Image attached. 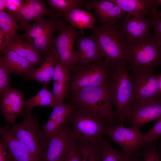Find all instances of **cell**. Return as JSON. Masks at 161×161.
<instances>
[{
  "mask_svg": "<svg viewBox=\"0 0 161 161\" xmlns=\"http://www.w3.org/2000/svg\"><path fill=\"white\" fill-rule=\"evenodd\" d=\"M111 80L102 85L84 88L69 94L71 103L75 107L85 109L96 113L108 125L114 124L116 117L112 107Z\"/></svg>",
  "mask_w": 161,
  "mask_h": 161,
  "instance_id": "cell-1",
  "label": "cell"
},
{
  "mask_svg": "<svg viewBox=\"0 0 161 161\" xmlns=\"http://www.w3.org/2000/svg\"><path fill=\"white\" fill-rule=\"evenodd\" d=\"M112 103L116 118L126 122L133 103V88L129 65L123 61L114 66L110 81Z\"/></svg>",
  "mask_w": 161,
  "mask_h": 161,
  "instance_id": "cell-2",
  "label": "cell"
},
{
  "mask_svg": "<svg viewBox=\"0 0 161 161\" xmlns=\"http://www.w3.org/2000/svg\"><path fill=\"white\" fill-rule=\"evenodd\" d=\"M68 119L72 124L70 134L75 140L100 145L105 129L109 125L101 117L88 110L75 107Z\"/></svg>",
  "mask_w": 161,
  "mask_h": 161,
  "instance_id": "cell-3",
  "label": "cell"
},
{
  "mask_svg": "<svg viewBox=\"0 0 161 161\" xmlns=\"http://www.w3.org/2000/svg\"><path fill=\"white\" fill-rule=\"evenodd\" d=\"M125 59L130 69L153 73L161 66V48L154 35L138 40H126Z\"/></svg>",
  "mask_w": 161,
  "mask_h": 161,
  "instance_id": "cell-4",
  "label": "cell"
},
{
  "mask_svg": "<svg viewBox=\"0 0 161 161\" xmlns=\"http://www.w3.org/2000/svg\"><path fill=\"white\" fill-rule=\"evenodd\" d=\"M26 109L22 115L23 121L11 125L12 132L26 147L35 161H43L49 140L42 131L37 118Z\"/></svg>",
  "mask_w": 161,
  "mask_h": 161,
  "instance_id": "cell-5",
  "label": "cell"
},
{
  "mask_svg": "<svg viewBox=\"0 0 161 161\" xmlns=\"http://www.w3.org/2000/svg\"><path fill=\"white\" fill-rule=\"evenodd\" d=\"M91 30L97 41L103 58L107 63L115 65L125 61L126 40L119 22L94 26Z\"/></svg>",
  "mask_w": 161,
  "mask_h": 161,
  "instance_id": "cell-6",
  "label": "cell"
},
{
  "mask_svg": "<svg viewBox=\"0 0 161 161\" xmlns=\"http://www.w3.org/2000/svg\"><path fill=\"white\" fill-rule=\"evenodd\" d=\"M114 66L109 64L104 59L87 66L77 64L70 71L69 94L84 88L100 86L109 81Z\"/></svg>",
  "mask_w": 161,
  "mask_h": 161,
  "instance_id": "cell-7",
  "label": "cell"
},
{
  "mask_svg": "<svg viewBox=\"0 0 161 161\" xmlns=\"http://www.w3.org/2000/svg\"><path fill=\"white\" fill-rule=\"evenodd\" d=\"M129 70L133 88L132 104L161 97L159 75L142 70Z\"/></svg>",
  "mask_w": 161,
  "mask_h": 161,
  "instance_id": "cell-8",
  "label": "cell"
},
{
  "mask_svg": "<svg viewBox=\"0 0 161 161\" xmlns=\"http://www.w3.org/2000/svg\"><path fill=\"white\" fill-rule=\"evenodd\" d=\"M104 134L118 145L122 152L128 155H133L143 145V133L134 126L127 128L122 124L109 125L105 129Z\"/></svg>",
  "mask_w": 161,
  "mask_h": 161,
  "instance_id": "cell-9",
  "label": "cell"
},
{
  "mask_svg": "<svg viewBox=\"0 0 161 161\" xmlns=\"http://www.w3.org/2000/svg\"><path fill=\"white\" fill-rule=\"evenodd\" d=\"M78 32L71 25L58 31L54 46L58 60L63 65L71 70L78 64V53L74 49V42Z\"/></svg>",
  "mask_w": 161,
  "mask_h": 161,
  "instance_id": "cell-10",
  "label": "cell"
},
{
  "mask_svg": "<svg viewBox=\"0 0 161 161\" xmlns=\"http://www.w3.org/2000/svg\"><path fill=\"white\" fill-rule=\"evenodd\" d=\"M68 119L57 134L49 141L43 161H65L75 141L70 134Z\"/></svg>",
  "mask_w": 161,
  "mask_h": 161,
  "instance_id": "cell-11",
  "label": "cell"
},
{
  "mask_svg": "<svg viewBox=\"0 0 161 161\" xmlns=\"http://www.w3.org/2000/svg\"><path fill=\"white\" fill-rule=\"evenodd\" d=\"M161 117V97L132 104L126 122L140 128Z\"/></svg>",
  "mask_w": 161,
  "mask_h": 161,
  "instance_id": "cell-12",
  "label": "cell"
},
{
  "mask_svg": "<svg viewBox=\"0 0 161 161\" xmlns=\"http://www.w3.org/2000/svg\"><path fill=\"white\" fill-rule=\"evenodd\" d=\"M0 112L8 125L14 124L19 114H22L25 105L23 94L9 86L0 95Z\"/></svg>",
  "mask_w": 161,
  "mask_h": 161,
  "instance_id": "cell-13",
  "label": "cell"
},
{
  "mask_svg": "<svg viewBox=\"0 0 161 161\" xmlns=\"http://www.w3.org/2000/svg\"><path fill=\"white\" fill-rule=\"evenodd\" d=\"M10 15L19 22L20 28L31 21H35L44 16L52 19L61 18L57 13L49 8L41 0H25L18 12Z\"/></svg>",
  "mask_w": 161,
  "mask_h": 161,
  "instance_id": "cell-14",
  "label": "cell"
},
{
  "mask_svg": "<svg viewBox=\"0 0 161 161\" xmlns=\"http://www.w3.org/2000/svg\"><path fill=\"white\" fill-rule=\"evenodd\" d=\"M120 26L127 40H138L151 35L149 20L143 15L126 13Z\"/></svg>",
  "mask_w": 161,
  "mask_h": 161,
  "instance_id": "cell-15",
  "label": "cell"
},
{
  "mask_svg": "<svg viewBox=\"0 0 161 161\" xmlns=\"http://www.w3.org/2000/svg\"><path fill=\"white\" fill-rule=\"evenodd\" d=\"M76 43L78 53V64L87 66L104 59L97 41L93 33L85 36L78 32Z\"/></svg>",
  "mask_w": 161,
  "mask_h": 161,
  "instance_id": "cell-16",
  "label": "cell"
},
{
  "mask_svg": "<svg viewBox=\"0 0 161 161\" xmlns=\"http://www.w3.org/2000/svg\"><path fill=\"white\" fill-rule=\"evenodd\" d=\"M86 7L94 11L100 25L118 22L126 13L111 0H87Z\"/></svg>",
  "mask_w": 161,
  "mask_h": 161,
  "instance_id": "cell-17",
  "label": "cell"
},
{
  "mask_svg": "<svg viewBox=\"0 0 161 161\" xmlns=\"http://www.w3.org/2000/svg\"><path fill=\"white\" fill-rule=\"evenodd\" d=\"M0 135L11 161H35L26 147L11 131L9 125L0 128Z\"/></svg>",
  "mask_w": 161,
  "mask_h": 161,
  "instance_id": "cell-18",
  "label": "cell"
},
{
  "mask_svg": "<svg viewBox=\"0 0 161 161\" xmlns=\"http://www.w3.org/2000/svg\"><path fill=\"white\" fill-rule=\"evenodd\" d=\"M58 55L54 45L49 49L44 63L37 68H34L28 78L38 82L43 87H47L52 80L55 67L58 60Z\"/></svg>",
  "mask_w": 161,
  "mask_h": 161,
  "instance_id": "cell-19",
  "label": "cell"
},
{
  "mask_svg": "<svg viewBox=\"0 0 161 161\" xmlns=\"http://www.w3.org/2000/svg\"><path fill=\"white\" fill-rule=\"evenodd\" d=\"M5 47L7 50L14 51L29 61L34 66L41 65L44 61L33 44L21 36L6 44Z\"/></svg>",
  "mask_w": 161,
  "mask_h": 161,
  "instance_id": "cell-20",
  "label": "cell"
},
{
  "mask_svg": "<svg viewBox=\"0 0 161 161\" xmlns=\"http://www.w3.org/2000/svg\"><path fill=\"white\" fill-rule=\"evenodd\" d=\"M71 70L58 61L55 65L52 81V93L54 96L55 106L64 103L69 93V84Z\"/></svg>",
  "mask_w": 161,
  "mask_h": 161,
  "instance_id": "cell-21",
  "label": "cell"
},
{
  "mask_svg": "<svg viewBox=\"0 0 161 161\" xmlns=\"http://www.w3.org/2000/svg\"><path fill=\"white\" fill-rule=\"evenodd\" d=\"M2 56L10 74H15L28 78L34 68L35 66L30 62L12 50H7Z\"/></svg>",
  "mask_w": 161,
  "mask_h": 161,
  "instance_id": "cell-22",
  "label": "cell"
},
{
  "mask_svg": "<svg viewBox=\"0 0 161 161\" xmlns=\"http://www.w3.org/2000/svg\"><path fill=\"white\" fill-rule=\"evenodd\" d=\"M62 21L60 19H45L44 17L38 18L34 22H29L21 27L20 30L24 32V34L21 36L33 44L32 38L34 39L38 37Z\"/></svg>",
  "mask_w": 161,
  "mask_h": 161,
  "instance_id": "cell-23",
  "label": "cell"
},
{
  "mask_svg": "<svg viewBox=\"0 0 161 161\" xmlns=\"http://www.w3.org/2000/svg\"><path fill=\"white\" fill-rule=\"evenodd\" d=\"M76 29L81 30L90 29L95 26L96 20L92 14L82 10L74 8L66 13L61 18Z\"/></svg>",
  "mask_w": 161,
  "mask_h": 161,
  "instance_id": "cell-24",
  "label": "cell"
},
{
  "mask_svg": "<svg viewBox=\"0 0 161 161\" xmlns=\"http://www.w3.org/2000/svg\"><path fill=\"white\" fill-rule=\"evenodd\" d=\"M126 13L148 17L151 15L155 7L154 0H111Z\"/></svg>",
  "mask_w": 161,
  "mask_h": 161,
  "instance_id": "cell-25",
  "label": "cell"
},
{
  "mask_svg": "<svg viewBox=\"0 0 161 161\" xmlns=\"http://www.w3.org/2000/svg\"><path fill=\"white\" fill-rule=\"evenodd\" d=\"M67 25L66 23L63 20L60 23L34 39L33 45L41 56L44 57L45 58L47 57L49 49L54 45V36L56 32Z\"/></svg>",
  "mask_w": 161,
  "mask_h": 161,
  "instance_id": "cell-26",
  "label": "cell"
},
{
  "mask_svg": "<svg viewBox=\"0 0 161 161\" xmlns=\"http://www.w3.org/2000/svg\"><path fill=\"white\" fill-rule=\"evenodd\" d=\"M17 21L6 10L0 11V32L5 37L6 44L17 37V31L20 27Z\"/></svg>",
  "mask_w": 161,
  "mask_h": 161,
  "instance_id": "cell-27",
  "label": "cell"
},
{
  "mask_svg": "<svg viewBox=\"0 0 161 161\" xmlns=\"http://www.w3.org/2000/svg\"><path fill=\"white\" fill-rule=\"evenodd\" d=\"M100 147L102 161H138V158L134 155H128L114 149L104 138Z\"/></svg>",
  "mask_w": 161,
  "mask_h": 161,
  "instance_id": "cell-28",
  "label": "cell"
},
{
  "mask_svg": "<svg viewBox=\"0 0 161 161\" xmlns=\"http://www.w3.org/2000/svg\"><path fill=\"white\" fill-rule=\"evenodd\" d=\"M55 104L54 96L52 92L49 91L47 87H43L35 95L25 100L26 109L30 111L37 106H48L53 108Z\"/></svg>",
  "mask_w": 161,
  "mask_h": 161,
  "instance_id": "cell-29",
  "label": "cell"
},
{
  "mask_svg": "<svg viewBox=\"0 0 161 161\" xmlns=\"http://www.w3.org/2000/svg\"><path fill=\"white\" fill-rule=\"evenodd\" d=\"M51 9L62 18L64 14L74 8L86 7L87 0H47Z\"/></svg>",
  "mask_w": 161,
  "mask_h": 161,
  "instance_id": "cell-30",
  "label": "cell"
},
{
  "mask_svg": "<svg viewBox=\"0 0 161 161\" xmlns=\"http://www.w3.org/2000/svg\"><path fill=\"white\" fill-rule=\"evenodd\" d=\"M75 141L80 150L82 161H102L100 145H93L80 140Z\"/></svg>",
  "mask_w": 161,
  "mask_h": 161,
  "instance_id": "cell-31",
  "label": "cell"
},
{
  "mask_svg": "<svg viewBox=\"0 0 161 161\" xmlns=\"http://www.w3.org/2000/svg\"><path fill=\"white\" fill-rule=\"evenodd\" d=\"M148 18L150 21L151 28L154 31V37L161 48V13L155 9Z\"/></svg>",
  "mask_w": 161,
  "mask_h": 161,
  "instance_id": "cell-32",
  "label": "cell"
},
{
  "mask_svg": "<svg viewBox=\"0 0 161 161\" xmlns=\"http://www.w3.org/2000/svg\"><path fill=\"white\" fill-rule=\"evenodd\" d=\"M161 136V117L148 131L143 133V146L149 145L157 141Z\"/></svg>",
  "mask_w": 161,
  "mask_h": 161,
  "instance_id": "cell-33",
  "label": "cell"
},
{
  "mask_svg": "<svg viewBox=\"0 0 161 161\" xmlns=\"http://www.w3.org/2000/svg\"><path fill=\"white\" fill-rule=\"evenodd\" d=\"M157 141L146 146L143 151L135 153L134 156L142 157L140 161H161L156 149Z\"/></svg>",
  "mask_w": 161,
  "mask_h": 161,
  "instance_id": "cell-34",
  "label": "cell"
},
{
  "mask_svg": "<svg viewBox=\"0 0 161 161\" xmlns=\"http://www.w3.org/2000/svg\"><path fill=\"white\" fill-rule=\"evenodd\" d=\"M75 108L74 105L71 103H64L57 105L53 108L48 120H53L64 116L69 117Z\"/></svg>",
  "mask_w": 161,
  "mask_h": 161,
  "instance_id": "cell-35",
  "label": "cell"
},
{
  "mask_svg": "<svg viewBox=\"0 0 161 161\" xmlns=\"http://www.w3.org/2000/svg\"><path fill=\"white\" fill-rule=\"evenodd\" d=\"M10 73L4 61L2 55L0 56V95L9 86Z\"/></svg>",
  "mask_w": 161,
  "mask_h": 161,
  "instance_id": "cell-36",
  "label": "cell"
},
{
  "mask_svg": "<svg viewBox=\"0 0 161 161\" xmlns=\"http://www.w3.org/2000/svg\"><path fill=\"white\" fill-rule=\"evenodd\" d=\"M25 2L24 0H7V12L10 14L17 12Z\"/></svg>",
  "mask_w": 161,
  "mask_h": 161,
  "instance_id": "cell-37",
  "label": "cell"
},
{
  "mask_svg": "<svg viewBox=\"0 0 161 161\" xmlns=\"http://www.w3.org/2000/svg\"><path fill=\"white\" fill-rule=\"evenodd\" d=\"M82 161V155L80 150L75 140L69 154L65 161Z\"/></svg>",
  "mask_w": 161,
  "mask_h": 161,
  "instance_id": "cell-38",
  "label": "cell"
},
{
  "mask_svg": "<svg viewBox=\"0 0 161 161\" xmlns=\"http://www.w3.org/2000/svg\"><path fill=\"white\" fill-rule=\"evenodd\" d=\"M0 161H11L1 138L0 139Z\"/></svg>",
  "mask_w": 161,
  "mask_h": 161,
  "instance_id": "cell-39",
  "label": "cell"
},
{
  "mask_svg": "<svg viewBox=\"0 0 161 161\" xmlns=\"http://www.w3.org/2000/svg\"><path fill=\"white\" fill-rule=\"evenodd\" d=\"M7 0H0V11L6 10Z\"/></svg>",
  "mask_w": 161,
  "mask_h": 161,
  "instance_id": "cell-40",
  "label": "cell"
},
{
  "mask_svg": "<svg viewBox=\"0 0 161 161\" xmlns=\"http://www.w3.org/2000/svg\"><path fill=\"white\" fill-rule=\"evenodd\" d=\"M155 7L157 8L159 6L161 7V0H154Z\"/></svg>",
  "mask_w": 161,
  "mask_h": 161,
  "instance_id": "cell-41",
  "label": "cell"
},
{
  "mask_svg": "<svg viewBox=\"0 0 161 161\" xmlns=\"http://www.w3.org/2000/svg\"><path fill=\"white\" fill-rule=\"evenodd\" d=\"M159 81H160V92L161 94V74L159 75Z\"/></svg>",
  "mask_w": 161,
  "mask_h": 161,
  "instance_id": "cell-42",
  "label": "cell"
},
{
  "mask_svg": "<svg viewBox=\"0 0 161 161\" xmlns=\"http://www.w3.org/2000/svg\"><path fill=\"white\" fill-rule=\"evenodd\" d=\"M160 158L161 160V148L160 150V151L159 153H158Z\"/></svg>",
  "mask_w": 161,
  "mask_h": 161,
  "instance_id": "cell-43",
  "label": "cell"
}]
</instances>
